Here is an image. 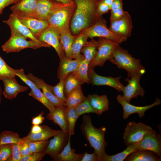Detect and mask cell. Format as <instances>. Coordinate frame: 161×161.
Listing matches in <instances>:
<instances>
[{
  "instance_id": "obj_1",
  "label": "cell",
  "mask_w": 161,
  "mask_h": 161,
  "mask_svg": "<svg viewBox=\"0 0 161 161\" xmlns=\"http://www.w3.org/2000/svg\"><path fill=\"white\" fill-rule=\"evenodd\" d=\"M76 7L70 23L71 31L77 36L82 30L95 24L100 17L97 13L99 0H72Z\"/></svg>"
},
{
  "instance_id": "obj_2",
  "label": "cell",
  "mask_w": 161,
  "mask_h": 161,
  "mask_svg": "<svg viewBox=\"0 0 161 161\" xmlns=\"http://www.w3.org/2000/svg\"><path fill=\"white\" fill-rule=\"evenodd\" d=\"M82 118L80 128L82 134L94 149L98 161H102L106 154L105 150L107 145L105 140L106 128L104 126L99 128L95 127L92 124L91 117L89 115L84 114Z\"/></svg>"
},
{
  "instance_id": "obj_3",
  "label": "cell",
  "mask_w": 161,
  "mask_h": 161,
  "mask_svg": "<svg viewBox=\"0 0 161 161\" xmlns=\"http://www.w3.org/2000/svg\"><path fill=\"white\" fill-rule=\"evenodd\" d=\"M109 61L118 68L126 70L129 78L137 74L143 75L146 72L140 60L133 57L127 50L122 48L119 44L114 49Z\"/></svg>"
},
{
  "instance_id": "obj_4",
  "label": "cell",
  "mask_w": 161,
  "mask_h": 161,
  "mask_svg": "<svg viewBox=\"0 0 161 161\" xmlns=\"http://www.w3.org/2000/svg\"><path fill=\"white\" fill-rule=\"evenodd\" d=\"M75 7L73 1L66 4L58 2L47 19L49 26L55 28L59 33L70 28Z\"/></svg>"
},
{
  "instance_id": "obj_5",
  "label": "cell",
  "mask_w": 161,
  "mask_h": 161,
  "mask_svg": "<svg viewBox=\"0 0 161 161\" xmlns=\"http://www.w3.org/2000/svg\"><path fill=\"white\" fill-rule=\"evenodd\" d=\"M88 38L92 39L95 37L107 38L119 44L126 41L128 38L114 33L107 27L106 22L100 16L97 22L89 28L82 30L79 33Z\"/></svg>"
},
{
  "instance_id": "obj_6",
  "label": "cell",
  "mask_w": 161,
  "mask_h": 161,
  "mask_svg": "<svg viewBox=\"0 0 161 161\" xmlns=\"http://www.w3.org/2000/svg\"><path fill=\"white\" fill-rule=\"evenodd\" d=\"M9 39L2 45L3 50L7 53L19 52L26 48L36 49L41 47H50L47 44H41L33 40L27 41V38L15 31L11 30Z\"/></svg>"
},
{
  "instance_id": "obj_7",
  "label": "cell",
  "mask_w": 161,
  "mask_h": 161,
  "mask_svg": "<svg viewBox=\"0 0 161 161\" xmlns=\"http://www.w3.org/2000/svg\"><path fill=\"white\" fill-rule=\"evenodd\" d=\"M97 52L93 60L89 64V67L94 68L96 66L102 67L105 62L112 57L115 48L120 44L107 38L98 37Z\"/></svg>"
},
{
  "instance_id": "obj_8",
  "label": "cell",
  "mask_w": 161,
  "mask_h": 161,
  "mask_svg": "<svg viewBox=\"0 0 161 161\" xmlns=\"http://www.w3.org/2000/svg\"><path fill=\"white\" fill-rule=\"evenodd\" d=\"M152 129L151 127L145 123L130 122L127 124L123 134L124 143L127 146L138 142Z\"/></svg>"
},
{
  "instance_id": "obj_9",
  "label": "cell",
  "mask_w": 161,
  "mask_h": 161,
  "mask_svg": "<svg viewBox=\"0 0 161 161\" xmlns=\"http://www.w3.org/2000/svg\"><path fill=\"white\" fill-rule=\"evenodd\" d=\"M137 149L151 151L161 157V135L152 129L146 134L139 142L135 143Z\"/></svg>"
},
{
  "instance_id": "obj_10",
  "label": "cell",
  "mask_w": 161,
  "mask_h": 161,
  "mask_svg": "<svg viewBox=\"0 0 161 161\" xmlns=\"http://www.w3.org/2000/svg\"><path fill=\"white\" fill-rule=\"evenodd\" d=\"M59 35V32L57 30L49 26L41 32L38 39L40 41L53 47L60 60L66 55L60 42Z\"/></svg>"
},
{
  "instance_id": "obj_11",
  "label": "cell",
  "mask_w": 161,
  "mask_h": 161,
  "mask_svg": "<svg viewBox=\"0 0 161 161\" xmlns=\"http://www.w3.org/2000/svg\"><path fill=\"white\" fill-rule=\"evenodd\" d=\"M143 75L137 74L131 78H127L125 79V81L128 83L126 86H125L122 96L127 102L130 103L132 99L137 98L138 96L143 97L144 96L145 92L140 83V79Z\"/></svg>"
},
{
  "instance_id": "obj_12",
  "label": "cell",
  "mask_w": 161,
  "mask_h": 161,
  "mask_svg": "<svg viewBox=\"0 0 161 161\" xmlns=\"http://www.w3.org/2000/svg\"><path fill=\"white\" fill-rule=\"evenodd\" d=\"M88 76L93 86H108L122 92L125 87L120 81L121 76L113 77L101 76L96 73L94 68L90 67H89Z\"/></svg>"
},
{
  "instance_id": "obj_13",
  "label": "cell",
  "mask_w": 161,
  "mask_h": 161,
  "mask_svg": "<svg viewBox=\"0 0 161 161\" xmlns=\"http://www.w3.org/2000/svg\"><path fill=\"white\" fill-rule=\"evenodd\" d=\"M118 102L122 106L123 110V118L124 119L128 118L131 114L137 113L139 117H143L146 111L154 107L160 105L161 103V100L157 97L155 101L152 104L145 106H136L130 104L125 101L122 95H118L116 97Z\"/></svg>"
},
{
  "instance_id": "obj_14",
  "label": "cell",
  "mask_w": 161,
  "mask_h": 161,
  "mask_svg": "<svg viewBox=\"0 0 161 161\" xmlns=\"http://www.w3.org/2000/svg\"><path fill=\"white\" fill-rule=\"evenodd\" d=\"M110 20L109 29L116 34L128 38L131 36L133 26L131 17L126 11L121 19L117 21Z\"/></svg>"
},
{
  "instance_id": "obj_15",
  "label": "cell",
  "mask_w": 161,
  "mask_h": 161,
  "mask_svg": "<svg viewBox=\"0 0 161 161\" xmlns=\"http://www.w3.org/2000/svg\"><path fill=\"white\" fill-rule=\"evenodd\" d=\"M68 137V134L61 130L59 133L54 136L49 141L47 148L43 153L49 155L54 160L66 145Z\"/></svg>"
},
{
  "instance_id": "obj_16",
  "label": "cell",
  "mask_w": 161,
  "mask_h": 161,
  "mask_svg": "<svg viewBox=\"0 0 161 161\" xmlns=\"http://www.w3.org/2000/svg\"><path fill=\"white\" fill-rule=\"evenodd\" d=\"M38 0H20L10 7L17 17L32 18L35 11Z\"/></svg>"
},
{
  "instance_id": "obj_17",
  "label": "cell",
  "mask_w": 161,
  "mask_h": 161,
  "mask_svg": "<svg viewBox=\"0 0 161 161\" xmlns=\"http://www.w3.org/2000/svg\"><path fill=\"white\" fill-rule=\"evenodd\" d=\"M3 22L9 26L11 30L15 31L27 38H29L38 43H45L40 41L36 38L29 29L23 24L17 17L13 14L12 13L10 14L8 19L6 20H4Z\"/></svg>"
},
{
  "instance_id": "obj_18",
  "label": "cell",
  "mask_w": 161,
  "mask_h": 161,
  "mask_svg": "<svg viewBox=\"0 0 161 161\" xmlns=\"http://www.w3.org/2000/svg\"><path fill=\"white\" fill-rule=\"evenodd\" d=\"M84 59L73 60L66 56L60 60L57 72V77L59 80L64 81L67 75L75 71L81 61Z\"/></svg>"
},
{
  "instance_id": "obj_19",
  "label": "cell",
  "mask_w": 161,
  "mask_h": 161,
  "mask_svg": "<svg viewBox=\"0 0 161 161\" xmlns=\"http://www.w3.org/2000/svg\"><path fill=\"white\" fill-rule=\"evenodd\" d=\"M58 2L54 0H38L35 11L32 18L47 21Z\"/></svg>"
},
{
  "instance_id": "obj_20",
  "label": "cell",
  "mask_w": 161,
  "mask_h": 161,
  "mask_svg": "<svg viewBox=\"0 0 161 161\" xmlns=\"http://www.w3.org/2000/svg\"><path fill=\"white\" fill-rule=\"evenodd\" d=\"M2 80L4 86L3 94L6 98L9 100L16 98L18 93L28 89L27 86L19 84L16 79L7 77Z\"/></svg>"
},
{
  "instance_id": "obj_21",
  "label": "cell",
  "mask_w": 161,
  "mask_h": 161,
  "mask_svg": "<svg viewBox=\"0 0 161 161\" xmlns=\"http://www.w3.org/2000/svg\"><path fill=\"white\" fill-rule=\"evenodd\" d=\"M17 18L37 39L41 32L49 26L47 20H39L32 17Z\"/></svg>"
},
{
  "instance_id": "obj_22",
  "label": "cell",
  "mask_w": 161,
  "mask_h": 161,
  "mask_svg": "<svg viewBox=\"0 0 161 161\" xmlns=\"http://www.w3.org/2000/svg\"><path fill=\"white\" fill-rule=\"evenodd\" d=\"M66 107L64 105L55 107L54 111L48 113L46 117L58 125L64 133L68 134V127L65 114Z\"/></svg>"
},
{
  "instance_id": "obj_23",
  "label": "cell",
  "mask_w": 161,
  "mask_h": 161,
  "mask_svg": "<svg viewBox=\"0 0 161 161\" xmlns=\"http://www.w3.org/2000/svg\"><path fill=\"white\" fill-rule=\"evenodd\" d=\"M87 97L90 106L96 111L97 114L101 115L109 110V101L106 95H99L93 94L89 95Z\"/></svg>"
},
{
  "instance_id": "obj_24",
  "label": "cell",
  "mask_w": 161,
  "mask_h": 161,
  "mask_svg": "<svg viewBox=\"0 0 161 161\" xmlns=\"http://www.w3.org/2000/svg\"><path fill=\"white\" fill-rule=\"evenodd\" d=\"M27 77L37 85L42 90V93L49 102L55 106L64 105L63 102L56 97L52 93L49 85L43 80L29 73Z\"/></svg>"
},
{
  "instance_id": "obj_25",
  "label": "cell",
  "mask_w": 161,
  "mask_h": 161,
  "mask_svg": "<svg viewBox=\"0 0 161 161\" xmlns=\"http://www.w3.org/2000/svg\"><path fill=\"white\" fill-rule=\"evenodd\" d=\"M42 130L37 133L30 132L25 137L22 138L23 141L30 142L35 141L45 140L59 133L61 130H54L46 125L41 126Z\"/></svg>"
},
{
  "instance_id": "obj_26",
  "label": "cell",
  "mask_w": 161,
  "mask_h": 161,
  "mask_svg": "<svg viewBox=\"0 0 161 161\" xmlns=\"http://www.w3.org/2000/svg\"><path fill=\"white\" fill-rule=\"evenodd\" d=\"M71 136L68 137L66 145L53 160L55 161H81L83 154L75 153L71 148Z\"/></svg>"
},
{
  "instance_id": "obj_27",
  "label": "cell",
  "mask_w": 161,
  "mask_h": 161,
  "mask_svg": "<svg viewBox=\"0 0 161 161\" xmlns=\"http://www.w3.org/2000/svg\"><path fill=\"white\" fill-rule=\"evenodd\" d=\"M153 152L146 150H137L130 154L124 160L126 161H160Z\"/></svg>"
},
{
  "instance_id": "obj_28",
  "label": "cell",
  "mask_w": 161,
  "mask_h": 161,
  "mask_svg": "<svg viewBox=\"0 0 161 161\" xmlns=\"http://www.w3.org/2000/svg\"><path fill=\"white\" fill-rule=\"evenodd\" d=\"M88 38L80 34L75 36L71 47V59H85L83 55L80 54V51L83 46L88 41Z\"/></svg>"
},
{
  "instance_id": "obj_29",
  "label": "cell",
  "mask_w": 161,
  "mask_h": 161,
  "mask_svg": "<svg viewBox=\"0 0 161 161\" xmlns=\"http://www.w3.org/2000/svg\"><path fill=\"white\" fill-rule=\"evenodd\" d=\"M82 92L81 85L72 90L66 97L64 103L66 107L75 108L86 98Z\"/></svg>"
},
{
  "instance_id": "obj_30",
  "label": "cell",
  "mask_w": 161,
  "mask_h": 161,
  "mask_svg": "<svg viewBox=\"0 0 161 161\" xmlns=\"http://www.w3.org/2000/svg\"><path fill=\"white\" fill-rule=\"evenodd\" d=\"M89 64L84 59L81 61L77 69L72 72L81 85L84 83H90L88 76Z\"/></svg>"
},
{
  "instance_id": "obj_31",
  "label": "cell",
  "mask_w": 161,
  "mask_h": 161,
  "mask_svg": "<svg viewBox=\"0 0 161 161\" xmlns=\"http://www.w3.org/2000/svg\"><path fill=\"white\" fill-rule=\"evenodd\" d=\"M60 43L65 51L66 55L71 59V49L74 38L76 36L73 35L69 28L59 33Z\"/></svg>"
},
{
  "instance_id": "obj_32",
  "label": "cell",
  "mask_w": 161,
  "mask_h": 161,
  "mask_svg": "<svg viewBox=\"0 0 161 161\" xmlns=\"http://www.w3.org/2000/svg\"><path fill=\"white\" fill-rule=\"evenodd\" d=\"M97 41L92 39L84 44L81 50L80 53L83 54L85 61L89 64L94 58L97 53Z\"/></svg>"
},
{
  "instance_id": "obj_33",
  "label": "cell",
  "mask_w": 161,
  "mask_h": 161,
  "mask_svg": "<svg viewBox=\"0 0 161 161\" xmlns=\"http://www.w3.org/2000/svg\"><path fill=\"white\" fill-rule=\"evenodd\" d=\"M127 148L122 151L113 155L105 154L102 161H123L133 151L137 150L135 147V144L129 145Z\"/></svg>"
},
{
  "instance_id": "obj_34",
  "label": "cell",
  "mask_w": 161,
  "mask_h": 161,
  "mask_svg": "<svg viewBox=\"0 0 161 161\" xmlns=\"http://www.w3.org/2000/svg\"><path fill=\"white\" fill-rule=\"evenodd\" d=\"M65 114L68 127V135L71 136L74 134L75 125L80 116L74 107L66 106Z\"/></svg>"
},
{
  "instance_id": "obj_35",
  "label": "cell",
  "mask_w": 161,
  "mask_h": 161,
  "mask_svg": "<svg viewBox=\"0 0 161 161\" xmlns=\"http://www.w3.org/2000/svg\"><path fill=\"white\" fill-rule=\"evenodd\" d=\"M29 95L42 103L48 109L50 112H52L54 111L55 106L44 96L41 92L40 87H36L31 89Z\"/></svg>"
},
{
  "instance_id": "obj_36",
  "label": "cell",
  "mask_w": 161,
  "mask_h": 161,
  "mask_svg": "<svg viewBox=\"0 0 161 161\" xmlns=\"http://www.w3.org/2000/svg\"><path fill=\"white\" fill-rule=\"evenodd\" d=\"M22 141V138L17 133L9 131H4L0 134V145L14 143H18Z\"/></svg>"
},
{
  "instance_id": "obj_37",
  "label": "cell",
  "mask_w": 161,
  "mask_h": 161,
  "mask_svg": "<svg viewBox=\"0 0 161 161\" xmlns=\"http://www.w3.org/2000/svg\"><path fill=\"white\" fill-rule=\"evenodd\" d=\"M80 85H81L72 72L68 74L64 81V93L66 97L72 90Z\"/></svg>"
},
{
  "instance_id": "obj_38",
  "label": "cell",
  "mask_w": 161,
  "mask_h": 161,
  "mask_svg": "<svg viewBox=\"0 0 161 161\" xmlns=\"http://www.w3.org/2000/svg\"><path fill=\"white\" fill-rule=\"evenodd\" d=\"M64 81L61 80H59L58 83L54 86L49 85L52 94L64 104L66 97L64 93Z\"/></svg>"
},
{
  "instance_id": "obj_39",
  "label": "cell",
  "mask_w": 161,
  "mask_h": 161,
  "mask_svg": "<svg viewBox=\"0 0 161 161\" xmlns=\"http://www.w3.org/2000/svg\"><path fill=\"white\" fill-rule=\"evenodd\" d=\"M75 109L79 116L91 113L97 114L96 111L90 106L87 97L84 100L76 106Z\"/></svg>"
},
{
  "instance_id": "obj_40",
  "label": "cell",
  "mask_w": 161,
  "mask_h": 161,
  "mask_svg": "<svg viewBox=\"0 0 161 161\" xmlns=\"http://www.w3.org/2000/svg\"><path fill=\"white\" fill-rule=\"evenodd\" d=\"M7 77L16 79L13 69L8 66L0 56V80Z\"/></svg>"
},
{
  "instance_id": "obj_41",
  "label": "cell",
  "mask_w": 161,
  "mask_h": 161,
  "mask_svg": "<svg viewBox=\"0 0 161 161\" xmlns=\"http://www.w3.org/2000/svg\"><path fill=\"white\" fill-rule=\"evenodd\" d=\"M49 142L48 140H47L29 142V145L32 153L43 152L47 148Z\"/></svg>"
},
{
  "instance_id": "obj_42",
  "label": "cell",
  "mask_w": 161,
  "mask_h": 161,
  "mask_svg": "<svg viewBox=\"0 0 161 161\" xmlns=\"http://www.w3.org/2000/svg\"><path fill=\"white\" fill-rule=\"evenodd\" d=\"M13 72L15 76L18 77L31 89L36 87H39L25 74L23 69H13Z\"/></svg>"
},
{
  "instance_id": "obj_43",
  "label": "cell",
  "mask_w": 161,
  "mask_h": 161,
  "mask_svg": "<svg viewBox=\"0 0 161 161\" xmlns=\"http://www.w3.org/2000/svg\"><path fill=\"white\" fill-rule=\"evenodd\" d=\"M12 155V150L10 144L0 145V161H8Z\"/></svg>"
},
{
  "instance_id": "obj_44",
  "label": "cell",
  "mask_w": 161,
  "mask_h": 161,
  "mask_svg": "<svg viewBox=\"0 0 161 161\" xmlns=\"http://www.w3.org/2000/svg\"><path fill=\"white\" fill-rule=\"evenodd\" d=\"M12 150V155L8 161H20L22 156L20 150L19 143L10 144Z\"/></svg>"
},
{
  "instance_id": "obj_45",
  "label": "cell",
  "mask_w": 161,
  "mask_h": 161,
  "mask_svg": "<svg viewBox=\"0 0 161 161\" xmlns=\"http://www.w3.org/2000/svg\"><path fill=\"white\" fill-rule=\"evenodd\" d=\"M45 155L42 152L33 153L22 157L20 161H40Z\"/></svg>"
},
{
  "instance_id": "obj_46",
  "label": "cell",
  "mask_w": 161,
  "mask_h": 161,
  "mask_svg": "<svg viewBox=\"0 0 161 161\" xmlns=\"http://www.w3.org/2000/svg\"><path fill=\"white\" fill-rule=\"evenodd\" d=\"M126 11L123 10V7L111 10L110 20L117 21L122 18Z\"/></svg>"
},
{
  "instance_id": "obj_47",
  "label": "cell",
  "mask_w": 161,
  "mask_h": 161,
  "mask_svg": "<svg viewBox=\"0 0 161 161\" xmlns=\"http://www.w3.org/2000/svg\"><path fill=\"white\" fill-rule=\"evenodd\" d=\"M20 154L22 157L32 154L29 145V142L22 141L19 143Z\"/></svg>"
},
{
  "instance_id": "obj_48",
  "label": "cell",
  "mask_w": 161,
  "mask_h": 161,
  "mask_svg": "<svg viewBox=\"0 0 161 161\" xmlns=\"http://www.w3.org/2000/svg\"><path fill=\"white\" fill-rule=\"evenodd\" d=\"M111 8L106 4L99 0L97 7V12L98 15L100 16L108 12Z\"/></svg>"
},
{
  "instance_id": "obj_49",
  "label": "cell",
  "mask_w": 161,
  "mask_h": 161,
  "mask_svg": "<svg viewBox=\"0 0 161 161\" xmlns=\"http://www.w3.org/2000/svg\"><path fill=\"white\" fill-rule=\"evenodd\" d=\"M81 161H98V160L97 154L94 151L91 154L85 152Z\"/></svg>"
},
{
  "instance_id": "obj_50",
  "label": "cell",
  "mask_w": 161,
  "mask_h": 161,
  "mask_svg": "<svg viewBox=\"0 0 161 161\" xmlns=\"http://www.w3.org/2000/svg\"><path fill=\"white\" fill-rule=\"evenodd\" d=\"M20 0H0V15L3 10L7 7L13 4H15Z\"/></svg>"
},
{
  "instance_id": "obj_51",
  "label": "cell",
  "mask_w": 161,
  "mask_h": 161,
  "mask_svg": "<svg viewBox=\"0 0 161 161\" xmlns=\"http://www.w3.org/2000/svg\"><path fill=\"white\" fill-rule=\"evenodd\" d=\"M44 114L43 112H42L38 116L33 117L32 120V124L33 125H39L42 123L45 119L43 116Z\"/></svg>"
},
{
  "instance_id": "obj_52",
  "label": "cell",
  "mask_w": 161,
  "mask_h": 161,
  "mask_svg": "<svg viewBox=\"0 0 161 161\" xmlns=\"http://www.w3.org/2000/svg\"><path fill=\"white\" fill-rule=\"evenodd\" d=\"M123 7L122 0H114L111 10Z\"/></svg>"
},
{
  "instance_id": "obj_53",
  "label": "cell",
  "mask_w": 161,
  "mask_h": 161,
  "mask_svg": "<svg viewBox=\"0 0 161 161\" xmlns=\"http://www.w3.org/2000/svg\"><path fill=\"white\" fill-rule=\"evenodd\" d=\"M41 126L39 125H33L30 132L32 133H37L41 131Z\"/></svg>"
},
{
  "instance_id": "obj_54",
  "label": "cell",
  "mask_w": 161,
  "mask_h": 161,
  "mask_svg": "<svg viewBox=\"0 0 161 161\" xmlns=\"http://www.w3.org/2000/svg\"><path fill=\"white\" fill-rule=\"evenodd\" d=\"M102 2L107 4L111 9L114 0H100Z\"/></svg>"
},
{
  "instance_id": "obj_55",
  "label": "cell",
  "mask_w": 161,
  "mask_h": 161,
  "mask_svg": "<svg viewBox=\"0 0 161 161\" xmlns=\"http://www.w3.org/2000/svg\"><path fill=\"white\" fill-rule=\"evenodd\" d=\"M60 2L64 4H66L72 1V0H54Z\"/></svg>"
},
{
  "instance_id": "obj_56",
  "label": "cell",
  "mask_w": 161,
  "mask_h": 161,
  "mask_svg": "<svg viewBox=\"0 0 161 161\" xmlns=\"http://www.w3.org/2000/svg\"><path fill=\"white\" fill-rule=\"evenodd\" d=\"M2 88L1 87V86H0V106L1 105V95L2 94Z\"/></svg>"
}]
</instances>
